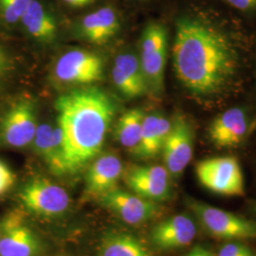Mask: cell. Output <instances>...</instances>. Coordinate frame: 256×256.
Instances as JSON below:
<instances>
[{"mask_svg": "<svg viewBox=\"0 0 256 256\" xmlns=\"http://www.w3.org/2000/svg\"><path fill=\"white\" fill-rule=\"evenodd\" d=\"M185 256H214L209 250L202 246H196Z\"/></svg>", "mask_w": 256, "mask_h": 256, "instance_id": "obj_27", "label": "cell"}, {"mask_svg": "<svg viewBox=\"0 0 256 256\" xmlns=\"http://www.w3.org/2000/svg\"><path fill=\"white\" fill-rule=\"evenodd\" d=\"M37 126L34 102L28 99L16 102L0 120V147L20 149L30 146Z\"/></svg>", "mask_w": 256, "mask_h": 256, "instance_id": "obj_8", "label": "cell"}, {"mask_svg": "<svg viewBox=\"0 0 256 256\" xmlns=\"http://www.w3.org/2000/svg\"><path fill=\"white\" fill-rule=\"evenodd\" d=\"M32 144L52 174L58 176H66L62 135L57 126L38 124Z\"/></svg>", "mask_w": 256, "mask_h": 256, "instance_id": "obj_17", "label": "cell"}, {"mask_svg": "<svg viewBox=\"0 0 256 256\" xmlns=\"http://www.w3.org/2000/svg\"><path fill=\"white\" fill-rule=\"evenodd\" d=\"M55 78L68 84H90L101 81L104 62L99 55L74 50L62 55L54 66Z\"/></svg>", "mask_w": 256, "mask_h": 256, "instance_id": "obj_9", "label": "cell"}, {"mask_svg": "<svg viewBox=\"0 0 256 256\" xmlns=\"http://www.w3.org/2000/svg\"><path fill=\"white\" fill-rule=\"evenodd\" d=\"M32 0H0V12L4 19L14 24L19 21Z\"/></svg>", "mask_w": 256, "mask_h": 256, "instance_id": "obj_23", "label": "cell"}, {"mask_svg": "<svg viewBox=\"0 0 256 256\" xmlns=\"http://www.w3.org/2000/svg\"><path fill=\"white\" fill-rule=\"evenodd\" d=\"M20 209L27 214L57 218L68 210L70 198L61 186L45 178H34L24 183L16 194Z\"/></svg>", "mask_w": 256, "mask_h": 256, "instance_id": "obj_3", "label": "cell"}, {"mask_svg": "<svg viewBox=\"0 0 256 256\" xmlns=\"http://www.w3.org/2000/svg\"><path fill=\"white\" fill-rule=\"evenodd\" d=\"M120 21L114 10L104 7L86 16L80 24V36L93 44H102L120 30Z\"/></svg>", "mask_w": 256, "mask_h": 256, "instance_id": "obj_19", "label": "cell"}, {"mask_svg": "<svg viewBox=\"0 0 256 256\" xmlns=\"http://www.w3.org/2000/svg\"><path fill=\"white\" fill-rule=\"evenodd\" d=\"M106 209L130 225H140L153 220L158 214L156 202L146 200L136 194L114 189L98 198Z\"/></svg>", "mask_w": 256, "mask_h": 256, "instance_id": "obj_11", "label": "cell"}, {"mask_svg": "<svg viewBox=\"0 0 256 256\" xmlns=\"http://www.w3.org/2000/svg\"><path fill=\"white\" fill-rule=\"evenodd\" d=\"M254 210L256 212V202H254Z\"/></svg>", "mask_w": 256, "mask_h": 256, "instance_id": "obj_30", "label": "cell"}, {"mask_svg": "<svg viewBox=\"0 0 256 256\" xmlns=\"http://www.w3.org/2000/svg\"><path fill=\"white\" fill-rule=\"evenodd\" d=\"M112 79L117 90L128 99L142 97L149 90L140 59L132 54H122L116 57Z\"/></svg>", "mask_w": 256, "mask_h": 256, "instance_id": "obj_16", "label": "cell"}, {"mask_svg": "<svg viewBox=\"0 0 256 256\" xmlns=\"http://www.w3.org/2000/svg\"><path fill=\"white\" fill-rule=\"evenodd\" d=\"M144 117L146 113L140 108L128 110L120 117L114 128V136L120 144L132 152L137 148Z\"/></svg>", "mask_w": 256, "mask_h": 256, "instance_id": "obj_22", "label": "cell"}, {"mask_svg": "<svg viewBox=\"0 0 256 256\" xmlns=\"http://www.w3.org/2000/svg\"><path fill=\"white\" fill-rule=\"evenodd\" d=\"M169 176L162 166H134L126 173L124 182L138 196L151 202H164L170 196Z\"/></svg>", "mask_w": 256, "mask_h": 256, "instance_id": "obj_12", "label": "cell"}, {"mask_svg": "<svg viewBox=\"0 0 256 256\" xmlns=\"http://www.w3.org/2000/svg\"><path fill=\"white\" fill-rule=\"evenodd\" d=\"M54 108L66 176L78 174L100 155L116 106L106 92L92 86L62 94Z\"/></svg>", "mask_w": 256, "mask_h": 256, "instance_id": "obj_2", "label": "cell"}, {"mask_svg": "<svg viewBox=\"0 0 256 256\" xmlns=\"http://www.w3.org/2000/svg\"><path fill=\"white\" fill-rule=\"evenodd\" d=\"M44 250L27 214L12 209L0 218V256H40Z\"/></svg>", "mask_w": 256, "mask_h": 256, "instance_id": "obj_4", "label": "cell"}, {"mask_svg": "<svg viewBox=\"0 0 256 256\" xmlns=\"http://www.w3.org/2000/svg\"><path fill=\"white\" fill-rule=\"evenodd\" d=\"M122 172V164L118 156L112 153L98 156L90 164L86 174V196L99 198L114 190Z\"/></svg>", "mask_w": 256, "mask_h": 256, "instance_id": "obj_14", "label": "cell"}, {"mask_svg": "<svg viewBox=\"0 0 256 256\" xmlns=\"http://www.w3.org/2000/svg\"><path fill=\"white\" fill-rule=\"evenodd\" d=\"M168 50L166 28L152 22L144 28L140 39V63L149 90L160 93L164 88V74Z\"/></svg>", "mask_w": 256, "mask_h": 256, "instance_id": "obj_6", "label": "cell"}, {"mask_svg": "<svg viewBox=\"0 0 256 256\" xmlns=\"http://www.w3.org/2000/svg\"><path fill=\"white\" fill-rule=\"evenodd\" d=\"M173 64L187 92L202 102H214L234 86L242 58L226 30L204 19L182 18L176 24Z\"/></svg>", "mask_w": 256, "mask_h": 256, "instance_id": "obj_1", "label": "cell"}, {"mask_svg": "<svg viewBox=\"0 0 256 256\" xmlns=\"http://www.w3.org/2000/svg\"><path fill=\"white\" fill-rule=\"evenodd\" d=\"M196 173L200 182L212 192L227 196H242L245 194L242 169L234 156L200 160L196 164Z\"/></svg>", "mask_w": 256, "mask_h": 256, "instance_id": "obj_5", "label": "cell"}, {"mask_svg": "<svg viewBox=\"0 0 256 256\" xmlns=\"http://www.w3.org/2000/svg\"><path fill=\"white\" fill-rule=\"evenodd\" d=\"M218 256H254L250 248L242 243H228L220 248Z\"/></svg>", "mask_w": 256, "mask_h": 256, "instance_id": "obj_25", "label": "cell"}, {"mask_svg": "<svg viewBox=\"0 0 256 256\" xmlns=\"http://www.w3.org/2000/svg\"><path fill=\"white\" fill-rule=\"evenodd\" d=\"M6 64H7L6 56L4 54L3 50L0 48V76L4 72V70L6 68Z\"/></svg>", "mask_w": 256, "mask_h": 256, "instance_id": "obj_29", "label": "cell"}, {"mask_svg": "<svg viewBox=\"0 0 256 256\" xmlns=\"http://www.w3.org/2000/svg\"><path fill=\"white\" fill-rule=\"evenodd\" d=\"M194 128L185 116L178 114L174 117L170 132L162 147L165 168L172 176L182 174L190 164L194 153Z\"/></svg>", "mask_w": 256, "mask_h": 256, "instance_id": "obj_10", "label": "cell"}, {"mask_svg": "<svg viewBox=\"0 0 256 256\" xmlns=\"http://www.w3.org/2000/svg\"><path fill=\"white\" fill-rule=\"evenodd\" d=\"M250 126L247 112L241 108H232L220 113L210 122L208 135L216 148H234L245 140Z\"/></svg>", "mask_w": 256, "mask_h": 256, "instance_id": "obj_13", "label": "cell"}, {"mask_svg": "<svg viewBox=\"0 0 256 256\" xmlns=\"http://www.w3.org/2000/svg\"><path fill=\"white\" fill-rule=\"evenodd\" d=\"M20 21L28 34L38 41L48 43L54 39L56 21L39 1L32 0Z\"/></svg>", "mask_w": 256, "mask_h": 256, "instance_id": "obj_20", "label": "cell"}, {"mask_svg": "<svg viewBox=\"0 0 256 256\" xmlns=\"http://www.w3.org/2000/svg\"><path fill=\"white\" fill-rule=\"evenodd\" d=\"M16 176L9 165L0 160V198L8 194L14 187Z\"/></svg>", "mask_w": 256, "mask_h": 256, "instance_id": "obj_24", "label": "cell"}, {"mask_svg": "<svg viewBox=\"0 0 256 256\" xmlns=\"http://www.w3.org/2000/svg\"><path fill=\"white\" fill-rule=\"evenodd\" d=\"M187 204L204 229L216 238L226 240L256 238V223L250 220L198 200H188Z\"/></svg>", "mask_w": 256, "mask_h": 256, "instance_id": "obj_7", "label": "cell"}, {"mask_svg": "<svg viewBox=\"0 0 256 256\" xmlns=\"http://www.w3.org/2000/svg\"><path fill=\"white\" fill-rule=\"evenodd\" d=\"M97 256H152L136 236L124 232H110L101 239Z\"/></svg>", "mask_w": 256, "mask_h": 256, "instance_id": "obj_21", "label": "cell"}, {"mask_svg": "<svg viewBox=\"0 0 256 256\" xmlns=\"http://www.w3.org/2000/svg\"><path fill=\"white\" fill-rule=\"evenodd\" d=\"M225 1L232 7L239 10L248 12V10L256 9V0H225Z\"/></svg>", "mask_w": 256, "mask_h": 256, "instance_id": "obj_26", "label": "cell"}, {"mask_svg": "<svg viewBox=\"0 0 256 256\" xmlns=\"http://www.w3.org/2000/svg\"><path fill=\"white\" fill-rule=\"evenodd\" d=\"M198 228L190 216L176 214L156 224L151 232V241L162 250H172L190 245Z\"/></svg>", "mask_w": 256, "mask_h": 256, "instance_id": "obj_15", "label": "cell"}, {"mask_svg": "<svg viewBox=\"0 0 256 256\" xmlns=\"http://www.w3.org/2000/svg\"><path fill=\"white\" fill-rule=\"evenodd\" d=\"M172 122L160 114L146 115L140 142L133 154L142 160L154 158L162 151Z\"/></svg>", "mask_w": 256, "mask_h": 256, "instance_id": "obj_18", "label": "cell"}, {"mask_svg": "<svg viewBox=\"0 0 256 256\" xmlns=\"http://www.w3.org/2000/svg\"><path fill=\"white\" fill-rule=\"evenodd\" d=\"M68 5L72 7H84L86 5L92 4L94 0H64Z\"/></svg>", "mask_w": 256, "mask_h": 256, "instance_id": "obj_28", "label": "cell"}]
</instances>
